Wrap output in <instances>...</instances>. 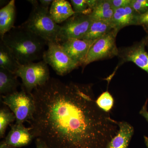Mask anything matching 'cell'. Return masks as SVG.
Instances as JSON below:
<instances>
[{"instance_id": "ba28073f", "label": "cell", "mask_w": 148, "mask_h": 148, "mask_svg": "<svg viewBox=\"0 0 148 148\" xmlns=\"http://www.w3.org/2000/svg\"><path fill=\"white\" fill-rule=\"evenodd\" d=\"M92 21L90 15L75 14L61 25L57 42L61 43L69 39H82L88 32Z\"/></svg>"}, {"instance_id": "2e32d148", "label": "cell", "mask_w": 148, "mask_h": 148, "mask_svg": "<svg viewBox=\"0 0 148 148\" xmlns=\"http://www.w3.org/2000/svg\"><path fill=\"white\" fill-rule=\"evenodd\" d=\"M114 29L112 20H93L82 40H96Z\"/></svg>"}, {"instance_id": "9a60e30c", "label": "cell", "mask_w": 148, "mask_h": 148, "mask_svg": "<svg viewBox=\"0 0 148 148\" xmlns=\"http://www.w3.org/2000/svg\"><path fill=\"white\" fill-rule=\"evenodd\" d=\"M16 18L15 1L11 0L0 10V36L2 39L13 28Z\"/></svg>"}, {"instance_id": "9c48e42d", "label": "cell", "mask_w": 148, "mask_h": 148, "mask_svg": "<svg viewBox=\"0 0 148 148\" xmlns=\"http://www.w3.org/2000/svg\"><path fill=\"white\" fill-rule=\"evenodd\" d=\"M145 46V40L143 38L131 46L119 49L118 56L120 60L113 73L106 79L107 81L109 82L118 68L126 62H133L148 74V52L146 51Z\"/></svg>"}, {"instance_id": "ac0fdd59", "label": "cell", "mask_w": 148, "mask_h": 148, "mask_svg": "<svg viewBox=\"0 0 148 148\" xmlns=\"http://www.w3.org/2000/svg\"><path fill=\"white\" fill-rule=\"evenodd\" d=\"M19 64L9 48L2 40L0 42V68L15 73Z\"/></svg>"}, {"instance_id": "44dd1931", "label": "cell", "mask_w": 148, "mask_h": 148, "mask_svg": "<svg viewBox=\"0 0 148 148\" xmlns=\"http://www.w3.org/2000/svg\"><path fill=\"white\" fill-rule=\"evenodd\" d=\"M96 103L100 109L106 112L109 113L113 107L114 99L110 93L106 91L98 97L96 100Z\"/></svg>"}, {"instance_id": "5bb4252c", "label": "cell", "mask_w": 148, "mask_h": 148, "mask_svg": "<svg viewBox=\"0 0 148 148\" xmlns=\"http://www.w3.org/2000/svg\"><path fill=\"white\" fill-rule=\"evenodd\" d=\"M49 12L51 18L58 24L65 22L76 13L71 3L66 0H53Z\"/></svg>"}, {"instance_id": "4316f807", "label": "cell", "mask_w": 148, "mask_h": 148, "mask_svg": "<svg viewBox=\"0 0 148 148\" xmlns=\"http://www.w3.org/2000/svg\"><path fill=\"white\" fill-rule=\"evenodd\" d=\"M40 5L42 8L45 9H49V5H51L52 2V0H40L39 1Z\"/></svg>"}, {"instance_id": "6da1fadb", "label": "cell", "mask_w": 148, "mask_h": 148, "mask_svg": "<svg viewBox=\"0 0 148 148\" xmlns=\"http://www.w3.org/2000/svg\"><path fill=\"white\" fill-rule=\"evenodd\" d=\"M32 94L36 108L30 132L49 148H106L118 131L89 86L50 78Z\"/></svg>"}, {"instance_id": "7a4b0ae2", "label": "cell", "mask_w": 148, "mask_h": 148, "mask_svg": "<svg viewBox=\"0 0 148 148\" xmlns=\"http://www.w3.org/2000/svg\"><path fill=\"white\" fill-rule=\"evenodd\" d=\"M20 64L42 58L47 42L23 26L14 27L2 39Z\"/></svg>"}, {"instance_id": "8992f818", "label": "cell", "mask_w": 148, "mask_h": 148, "mask_svg": "<svg viewBox=\"0 0 148 148\" xmlns=\"http://www.w3.org/2000/svg\"><path fill=\"white\" fill-rule=\"evenodd\" d=\"M47 45L48 49L43 54V60L51 66L57 75H65L80 66L67 54L59 43L50 42Z\"/></svg>"}, {"instance_id": "484cf974", "label": "cell", "mask_w": 148, "mask_h": 148, "mask_svg": "<svg viewBox=\"0 0 148 148\" xmlns=\"http://www.w3.org/2000/svg\"><path fill=\"white\" fill-rule=\"evenodd\" d=\"M148 99L146 101L145 105L143 106V108L141 109L140 112V114L142 116L144 117L148 122V112L147 108V105Z\"/></svg>"}, {"instance_id": "5b68a950", "label": "cell", "mask_w": 148, "mask_h": 148, "mask_svg": "<svg viewBox=\"0 0 148 148\" xmlns=\"http://www.w3.org/2000/svg\"><path fill=\"white\" fill-rule=\"evenodd\" d=\"M20 91L2 95V102L16 117L15 123L23 124L32 120L35 110L34 99L32 93H28L21 88Z\"/></svg>"}, {"instance_id": "8fae6325", "label": "cell", "mask_w": 148, "mask_h": 148, "mask_svg": "<svg viewBox=\"0 0 148 148\" xmlns=\"http://www.w3.org/2000/svg\"><path fill=\"white\" fill-rule=\"evenodd\" d=\"M29 127L23 124L15 123L11 125V129L5 139L8 145L16 148L22 147L30 145L34 139Z\"/></svg>"}, {"instance_id": "ffe728a7", "label": "cell", "mask_w": 148, "mask_h": 148, "mask_svg": "<svg viewBox=\"0 0 148 148\" xmlns=\"http://www.w3.org/2000/svg\"><path fill=\"white\" fill-rule=\"evenodd\" d=\"M16 121L13 113L8 108H2L0 110V138L4 137L6 130L8 125Z\"/></svg>"}, {"instance_id": "7c38bea8", "label": "cell", "mask_w": 148, "mask_h": 148, "mask_svg": "<svg viewBox=\"0 0 148 148\" xmlns=\"http://www.w3.org/2000/svg\"><path fill=\"white\" fill-rule=\"evenodd\" d=\"M119 130L112 138L106 148H128L134 135V127L126 121H117Z\"/></svg>"}, {"instance_id": "3957f363", "label": "cell", "mask_w": 148, "mask_h": 148, "mask_svg": "<svg viewBox=\"0 0 148 148\" xmlns=\"http://www.w3.org/2000/svg\"><path fill=\"white\" fill-rule=\"evenodd\" d=\"M28 2L32 5V10L28 19L21 26L47 43L57 42L61 25L54 22L51 17L49 10L41 7L39 2L36 0H31Z\"/></svg>"}, {"instance_id": "cb8c5ba5", "label": "cell", "mask_w": 148, "mask_h": 148, "mask_svg": "<svg viewBox=\"0 0 148 148\" xmlns=\"http://www.w3.org/2000/svg\"><path fill=\"white\" fill-rule=\"evenodd\" d=\"M110 2L113 8L115 10L117 9L130 5L132 0H110Z\"/></svg>"}, {"instance_id": "83f0119b", "label": "cell", "mask_w": 148, "mask_h": 148, "mask_svg": "<svg viewBox=\"0 0 148 148\" xmlns=\"http://www.w3.org/2000/svg\"><path fill=\"white\" fill-rule=\"evenodd\" d=\"M36 148H49L42 140L37 138L36 140Z\"/></svg>"}, {"instance_id": "f546056e", "label": "cell", "mask_w": 148, "mask_h": 148, "mask_svg": "<svg viewBox=\"0 0 148 148\" xmlns=\"http://www.w3.org/2000/svg\"><path fill=\"white\" fill-rule=\"evenodd\" d=\"M143 28L147 33V36L144 38V39L145 42L146 46L148 47V26H145V27H143Z\"/></svg>"}, {"instance_id": "f1b7e54d", "label": "cell", "mask_w": 148, "mask_h": 148, "mask_svg": "<svg viewBox=\"0 0 148 148\" xmlns=\"http://www.w3.org/2000/svg\"><path fill=\"white\" fill-rule=\"evenodd\" d=\"M0 148H16L10 145L5 143L4 141L1 142L0 144Z\"/></svg>"}, {"instance_id": "e0dca14e", "label": "cell", "mask_w": 148, "mask_h": 148, "mask_svg": "<svg viewBox=\"0 0 148 148\" xmlns=\"http://www.w3.org/2000/svg\"><path fill=\"white\" fill-rule=\"evenodd\" d=\"M14 73L0 68V93L7 95L17 91V88L21 85Z\"/></svg>"}, {"instance_id": "d6986e66", "label": "cell", "mask_w": 148, "mask_h": 148, "mask_svg": "<svg viewBox=\"0 0 148 148\" xmlns=\"http://www.w3.org/2000/svg\"><path fill=\"white\" fill-rule=\"evenodd\" d=\"M114 10L110 0H98V4L90 16L93 21L111 20Z\"/></svg>"}, {"instance_id": "30bf717a", "label": "cell", "mask_w": 148, "mask_h": 148, "mask_svg": "<svg viewBox=\"0 0 148 148\" xmlns=\"http://www.w3.org/2000/svg\"><path fill=\"white\" fill-rule=\"evenodd\" d=\"M96 40L69 39L60 44L67 54L81 66L91 46Z\"/></svg>"}, {"instance_id": "d4e9b609", "label": "cell", "mask_w": 148, "mask_h": 148, "mask_svg": "<svg viewBox=\"0 0 148 148\" xmlns=\"http://www.w3.org/2000/svg\"><path fill=\"white\" fill-rule=\"evenodd\" d=\"M137 25L142 27L148 26V10L145 13L139 14L137 20Z\"/></svg>"}, {"instance_id": "4dcf8cb0", "label": "cell", "mask_w": 148, "mask_h": 148, "mask_svg": "<svg viewBox=\"0 0 148 148\" xmlns=\"http://www.w3.org/2000/svg\"><path fill=\"white\" fill-rule=\"evenodd\" d=\"M144 140H145L146 145L147 146V148H148V137L146 136H144Z\"/></svg>"}, {"instance_id": "277c9868", "label": "cell", "mask_w": 148, "mask_h": 148, "mask_svg": "<svg viewBox=\"0 0 148 148\" xmlns=\"http://www.w3.org/2000/svg\"><path fill=\"white\" fill-rule=\"evenodd\" d=\"M14 73L22 80L21 88L30 94L35 88L45 84L51 78L47 64L43 60L20 64Z\"/></svg>"}, {"instance_id": "4fadbf2b", "label": "cell", "mask_w": 148, "mask_h": 148, "mask_svg": "<svg viewBox=\"0 0 148 148\" xmlns=\"http://www.w3.org/2000/svg\"><path fill=\"white\" fill-rule=\"evenodd\" d=\"M138 15L130 5L116 9L111 20L114 29L119 31L127 26L137 25Z\"/></svg>"}, {"instance_id": "52a82bcc", "label": "cell", "mask_w": 148, "mask_h": 148, "mask_svg": "<svg viewBox=\"0 0 148 148\" xmlns=\"http://www.w3.org/2000/svg\"><path fill=\"white\" fill-rule=\"evenodd\" d=\"M119 32L114 29L93 44L81 64L83 69L94 61L118 56L119 49L116 46V40Z\"/></svg>"}, {"instance_id": "603a6c76", "label": "cell", "mask_w": 148, "mask_h": 148, "mask_svg": "<svg viewBox=\"0 0 148 148\" xmlns=\"http://www.w3.org/2000/svg\"><path fill=\"white\" fill-rule=\"evenodd\" d=\"M130 6L138 14H143L148 10V0H132Z\"/></svg>"}, {"instance_id": "7402d4cb", "label": "cell", "mask_w": 148, "mask_h": 148, "mask_svg": "<svg viewBox=\"0 0 148 148\" xmlns=\"http://www.w3.org/2000/svg\"><path fill=\"white\" fill-rule=\"evenodd\" d=\"M71 3L76 13L90 15L93 11L88 4L87 0H71Z\"/></svg>"}]
</instances>
